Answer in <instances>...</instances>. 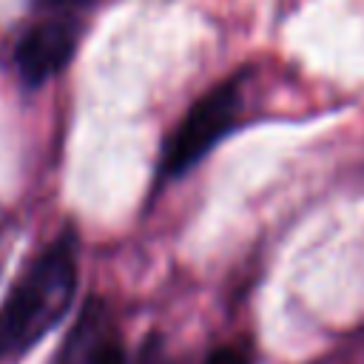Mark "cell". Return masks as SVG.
<instances>
[{
    "mask_svg": "<svg viewBox=\"0 0 364 364\" xmlns=\"http://www.w3.org/2000/svg\"><path fill=\"white\" fill-rule=\"evenodd\" d=\"M74 293L77 250L71 239H60L17 279L0 304V364L17 361L40 344L63 321Z\"/></svg>",
    "mask_w": 364,
    "mask_h": 364,
    "instance_id": "6da1fadb",
    "label": "cell"
},
{
    "mask_svg": "<svg viewBox=\"0 0 364 364\" xmlns=\"http://www.w3.org/2000/svg\"><path fill=\"white\" fill-rule=\"evenodd\" d=\"M242 114V91L239 77L216 85L208 91L176 125L171 139L162 148L159 173L162 179H173L185 171H191L239 119Z\"/></svg>",
    "mask_w": 364,
    "mask_h": 364,
    "instance_id": "7a4b0ae2",
    "label": "cell"
},
{
    "mask_svg": "<svg viewBox=\"0 0 364 364\" xmlns=\"http://www.w3.org/2000/svg\"><path fill=\"white\" fill-rule=\"evenodd\" d=\"M80 37L77 14H46L17 43L14 65L26 85H40L54 77L74 54Z\"/></svg>",
    "mask_w": 364,
    "mask_h": 364,
    "instance_id": "3957f363",
    "label": "cell"
},
{
    "mask_svg": "<svg viewBox=\"0 0 364 364\" xmlns=\"http://www.w3.org/2000/svg\"><path fill=\"white\" fill-rule=\"evenodd\" d=\"M94 0H31V6L43 14H80Z\"/></svg>",
    "mask_w": 364,
    "mask_h": 364,
    "instance_id": "277c9868",
    "label": "cell"
},
{
    "mask_svg": "<svg viewBox=\"0 0 364 364\" xmlns=\"http://www.w3.org/2000/svg\"><path fill=\"white\" fill-rule=\"evenodd\" d=\"M202 364H250V355L245 350H239V347H228L225 344V347L210 350Z\"/></svg>",
    "mask_w": 364,
    "mask_h": 364,
    "instance_id": "5b68a950",
    "label": "cell"
},
{
    "mask_svg": "<svg viewBox=\"0 0 364 364\" xmlns=\"http://www.w3.org/2000/svg\"><path fill=\"white\" fill-rule=\"evenodd\" d=\"M136 364H176L165 350H162V344L156 341V338H151L145 347H142V353H139V361Z\"/></svg>",
    "mask_w": 364,
    "mask_h": 364,
    "instance_id": "8992f818",
    "label": "cell"
},
{
    "mask_svg": "<svg viewBox=\"0 0 364 364\" xmlns=\"http://www.w3.org/2000/svg\"><path fill=\"white\" fill-rule=\"evenodd\" d=\"M100 364H125V353H122V344H119V341H114V344H111V350L105 353V358H102Z\"/></svg>",
    "mask_w": 364,
    "mask_h": 364,
    "instance_id": "52a82bcc",
    "label": "cell"
}]
</instances>
